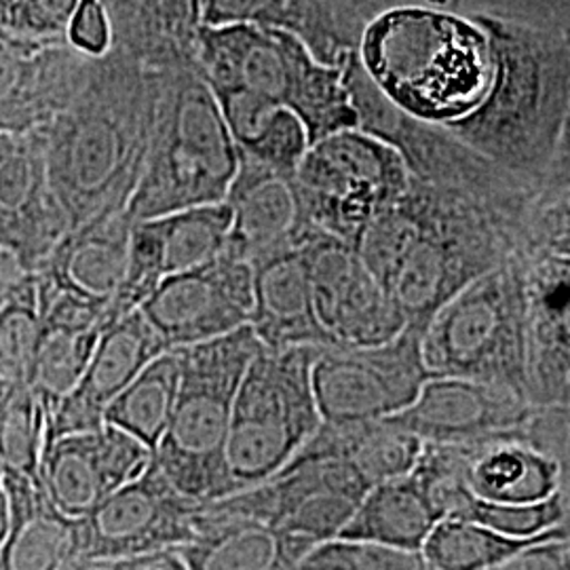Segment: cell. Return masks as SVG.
<instances>
[{"label":"cell","instance_id":"1","mask_svg":"<svg viewBox=\"0 0 570 570\" xmlns=\"http://www.w3.org/2000/svg\"><path fill=\"white\" fill-rule=\"evenodd\" d=\"M524 214L410 176L406 193L367 226L357 252L406 326L425 332L463 287L522 254Z\"/></svg>","mask_w":570,"mask_h":570},{"label":"cell","instance_id":"2","mask_svg":"<svg viewBox=\"0 0 570 570\" xmlns=\"http://www.w3.org/2000/svg\"><path fill=\"white\" fill-rule=\"evenodd\" d=\"M164 72L108 49L79 96L42 127L49 180L70 228L127 209L142 178Z\"/></svg>","mask_w":570,"mask_h":570},{"label":"cell","instance_id":"3","mask_svg":"<svg viewBox=\"0 0 570 570\" xmlns=\"http://www.w3.org/2000/svg\"><path fill=\"white\" fill-rule=\"evenodd\" d=\"M489 35L484 100L444 125L471 148L541 190L570 104V35L471 18Z\"/></svg>","mask_w":570,"mask_h":570},{"label":"cell","instance_id":"4","mask_svg":"<svg viewBox=\"0 0 570 570\" xmlns=\"http://www.w3.org/2000/svg\"><path fill=\"white\" fill-rule=\"evenodd\" d=\"M357 56L367 79L407 117L463 119L492 79L489 35L475 20L431 7H397L367 21Z\"/></svg>","mask_w":570,"mask_h":570},{"label":"cell","instance_id":"5","mask_svg":"<svg viewBox=\"0 0 570 570\" xmlns=\"http://www.w3.org/2000/svg\"><path fill=\"white\" fill-rule=\"evenodd\" d=\"M239 164V148L199 63L165 70L142 178L127 214L140 223L223 204Z\"/></svg>","mask_w":570,"mask_h":570},{"label":"cell","instance_id":"6","mask_svg":"<svg viewBox=\"0 0 570 570\" xmlns=\"http://www.w3.org/2000/svg\"><path fill=\"white\" fill-rule=\"evenodd\" d=\"M197 61L209 87L245 89L296 115L311 144L357 127L345 63L317 60L287 30L258 23L202 26Z\"/></svg>","mask_w":570,"mask_h":570},{"label":"cell","instance_id":"7","mask_svg":"<svg viewBox=\"0 0 570 570\" xmlns=\"http://www.w3.org/2000/svg\"><path fill=\"white\" fill-rule=\"evenodd\" d=\"M263 343L252 326L174 348L180 357L178 400L153 461L184 497L209 503L233 494L225 449L235 397Z\"/></svg>","mask_w":570,"mask_h":570},{"label":"cell","instance_id":"8","mask_svg":"<svg viewBox=\"0 0 570 570\" xmlns=\"http://www.w3.org/2000/svg\"><path fill=\"white\" fill-rule=\"evenodd\" d=\"M431 376H459L529 395L524 256L515 254L450 298L423 332Z\"/></svg>","mask_w":570,"mask_h":570},{"label":"cell","instance_id":"9","mask_svg":"<svg viewBox=\"0 0 570 570\" xmlns=\"http://www.w3.org/2000/svg\"><path fill=\"white\" fill-rule=\"evenodd\" d=\"M322 346L261 348L235 397L225 463L233 492L284 469L322 425L313 364Z\"/></svg>","mask_w":570,"mask_h":570},{"label":"cell","instance_id":"10","mask_svg":"<svg viewBox=\"0 0 570 570\" xmlns=\"http://www.w3.org/2000/svg\"><path fill=\"white\" fill-rule=\"evenodd\" d=\"M296 183L311 223L357 247L367 226L406 193L410 171L393 144L351 127L306 148Z\"/></svg>","mask_w":570,"mask_h":570},{"label":"cell","instance_id":"11","mask_svg":"<svg viewBox=\"0 0 570 570\" xmlns=\"http://www.w3.org/2000/svg\"><path fill=\"white\" fill-rule=\"evenodd\" d=\"M431 379L423 332L406 326L383 345L322 346L313 389L324 423L383 421L406 410Z\"/></svg>","mask_w":570,"mask_h":570},{"label":"cell","instance_id":"12","mask_svg":"<svg viewBox=\"0 0 570 570\" xmlns=\"http://www.w3.org/2000/svg\"><path fill=\"white\" fill-rule=\"evenodd\" d=\"M202 503L174 489L155 461L79 518L85 558H140L178 550L199 534Z\"/></svg>","mask_w":570,"mask_h":570},{"label":"cell","instance_id":"13","mask_svg":"<svg viewBox=\"0 0 570 570\" xmlns=\"http://www.w3.org/2000/svg\"><path fill=\"white\" fill-rule=\"evenodd\" d=\"M301 249L315 315L330 345H383L406 327L404 315L353 245L315 226Z\"/></svg>","mask_w":570,"mask_h":570},{"label":"cell","instance_id":"14","mask_svg":"<svg viewBox=\"0 0 570 570\" xmlns=\"http://www.w3.org/2000/svg\"><path fill=\"white\" fill-rule=\"evenodd\" d=\"M252 306V265L223 256L209 265L165 277L140 311L171 351L249 326Z\"/></svg>","mask_w":570,"mask_h":570},{"label":"cell","instance_id":"15","mask_svg":"<svg viewBox=\"0 0 570 570\" xmlns=\"http://www.w3.org/2000/svg\"><path fill=\"white\" fill-rule=\"evenodd\" d=\"M534 410L537 404L513 389L459 376H431L419 397L389 421L423 444L478 446L527 438Z\"/></svg>","mask_w":570,"mask_h":570},{"label":"cell","instance_id":"16","mask_svg":"<svg viewBox=\"0 0 570 570\" xmlns=\"http://www.w3.org/2000/svg\"><path fill=\"white\" fill-rule=\"evenodd\" d=\"M70 230L49 180L41 131L0 134V247L35 275Z\"/></svg>","mask_w":570,"mask_h":570},{"label":"cell","instance_id":"17","mask_svg":"<svg viewBox=\"0 0 570 570\" xmlns=\"http://www.w3.org/2000/svg\"><path fill=\"white\" fill-rule=\"evenodd\" d=\"M228 235L230 209L225 202L134 223L127 277L110 313L112 322L140 308L165 277L226 256Z\"/></svg>","mask_w":570,"mask_h":570},{"label":"cell","instance_id":"18","mask_svg":"<svg viewBox=\"0 0 570 570\" xmlns=\"http://www.w3.org/2000/svg\"><path fill=\"white\" fill-rule=\"evenodd\" d=\"M153 452L127 431L102 428L68 433L42 450L39 480L53 505L68 518H85L108 494L140 478Z\"/></svg>","mask_w":570,"mask_h":570},{"label":"cell","instance_id":"19","mask_svg":"<svg viewBox=\"0 0 570 570\" xmlns=\"http://www.w3.org/2000/svg\"><path fill=\"white\" fill-rule=\"evenodd\" d=\"M94 61L68 41H0V134L41 131L79 96Z\"/></svg>","mask_w":570,"mask_h":570},{"label":"cell","instance_id":"20","mask_svg":"<svg viewBox=\"0 0 570 570\" xmlns=\"http://www.w3.org/2000/svg\"><path fill=\"white\" fill-rule=\"evenodd\" d=\"M165 351L169 348L140 308L112 322L104 330L81 381L47 421L45 446L68 433L102 428L108 406Z\"/></svg>","mask_w":570,"mask_h":570},{"label":"cell","instance_id":"21","mask_svg":"<svg viewBox=\"0 0 570 570\" xmlns=\"http://www.w3.org/2000/svg\"><path fill=\"white\" fill-rule=\"evenodd\" d=\"M225 204L230 209L226 256L244 263L298 247L315 228L296 171L242 159Z\"/></svg>","mask_w":570,"mask_h":570},{"label":"cell","instance_id":"22","mask_svg":"<svg viewBox=\"0 0 570 570\" xmlns=\"http://www.w3.org/2000/svg\"><path fill=\"white\" fill-rule=\"evenodd\" d=\"M37 279V275H35ZM39 334L28 370V387L49 421L77 387L104 330L112 324L108 308L61 292L37 279Z\"/></svg>","mask_w":570,"mask_h":570},{"label":"cell","instance_id":"23","mask_svg":"<svg viewBox=\"0 0 570 570\" xmlns=\"http://www.w3.org/2000/svg\"><path fill=\"white\" fill-rule=\"evenodd\" d=\"M524 292L530 402L562 404L570 379V258L524 256Z\"/></svg>","mask_w":570,"mask_h":570},{"label":"cell","instance_id":"24","mask_svg":"<svg viewBox=\"0 0 570 570\" xmlns=\"http://www.w3.org/2000/svg\"><path fill=\"white\" fill-rule=\"evenodd\" d=\"M131 228L127 209L70 228L35 273L37 279L104 306L110 315L127 277Z\"/></svg>","mask_w":570,"mask_h":570},{"label":"cell","instance_id":"25","mask_svg":"<svg viewBox=\"0 0 570 570\" xmlns=\"http://www.w3.org/2000/svg\"><path fill=\"white\" fill-rule=\"evenodd\" d=\"M110 49L153 70L197 66L204 0H100Z\"/></svg>","mask_w":570,"mask_h":570},{"label":"cell","instance_id":"26","mask_svg":"<svg viewBox=\"0 0 570 570\" xmlns=\"http://www.w3.org/2000/svg\"><path fill=\"white\" fill-rule=\"evenodd\" d=\"M249 265L254 273L249 326L265 348L332 346L315 315L313 289L301 245L268 254Z\"/></svg>","mask_w":570,"mask_h":570},{"label":"cell","instance_id":"27","mask_svg":"<svg viewBox=\"0 0 570 570\" xmlns=\"http://www.w3.org/2000/svg\"><path fill=\"white\" fill-rule=\"evenodd\" d=\"M11 524L0 570H66L82 556L79 520L61 513L39 478L4 471Z\"/></svg>","mask_w":570,"mask_h":570},{"label":"cell","instance_id":"28","mask_svg":"<svg viewBox=\"0 0 570 570\" xmlns=\"http://www.w3.org/2000/svg\"><path fill=\"white\" fill-rule=\"evenodd\" d=\"M313 548L265 522L214 518L202 508L197 539L176 551L188 570H301Z\"/></svg>","mask_w":570,"mask_h":570},{"label":"cell","instance_id":"29","mask_svg":"<svg viewBox=\"0 0 570 570\" xmlns=\"http://www.w3.org/2000/svg\"><path fill=\"white\" fill-rule=\"evenodd\" d=\"M204 26L258 23L282 28L306 42L317 60L343 66L357 49L332 0H204Z\"/></svg>","mask_w":570,"mask_h":570},{"label":"cell","instance_id":"30","mask_svg":"<svg viewBox=\"0 0 570 570\" xmlns=\"http://www.w3.org/2000/svg\"><path fill=\"white\" fill-rule=\"evenodd\" d=\"M469 489L492 503H541L560 494V468L529 438L478 444L469 463Z\"/></svg>","mask_w":570,"mask_h":570},{"label":"cell","instance_id":"31","mask_svg":"<svg viewBox=\"0 0 570 570\" xmlns=\"http://www.w3.org/2000/svg\"><path fill=\"white\" fill-rule=\"evenodd\" d=\"M239 157L296 171L311 146L305 125L289 110L235 87H212Z\"/></svg>","mask_w":570,"mask_h":570},{"label":"cell","instance_id":"32","mask_svg":"<svg viewBox=\"0 0 570 570\" xmlns=\"http://www.w3.org/2000/svg\"><path fill=\"white\" fill-rule=\"evenodd\" d=\"M306 449L341 456L360 471L367 487L406 478L414 469L423 442L393 425L389 419L364 423H324L305 444Z\"/></svg>","mask_w":570,"mask_h":570},{"label":"cell","instance_id":"33","mask_svg":"<svg viewBox=\"0 0 570 570\" xmlns=\"http://www.w3.org/2000/svg\"><path fill=\"white\" fill-rule=\"evenodd\" d=\"M438 522L440 518L425 492L407 473L406 478L367 490L341 537L423 550L429 532Z\"/></svg>","mask_w":570,"mask_h":570},{"label":"cell","instance_id":"34","mask_svg":"<svg viewBox=\"0 0 570 570\" xmlns=\"http://www.w3.org/2000/svg\"><path fill=\"white\" fill-rule=\"evenodd\" d=\"M180 385V357L165 351L127 385L121 395L106 410L104 423L138 438L146 449L155 452L169 428Z\"/></svg>","mask_w":570,"mask_h":570},{"label":"cell","instance_id":"35","mask_svg":"<svg viewBox=\"0 0 570 570\" xmlns=\"http://www.w3.org/2000/svg\"><path fill=\"white\" fill-rule=\"evenodd\" d=\"M546 537L515 539L475 520L444 518L429 532L423 553L438 570H489Z\"/></svg>","mask_w":570,"mask_h":570},{"label":"cell","instance_id":"36","mask_svg":"<svg viewBox=\"0 0 570 570\" xmlns=\"http://www.w3.org/2000/svg\"><path fill=\"white\" fill-rule=\"evenodd\" d=\"M39 334V296L35 275H26L0 301V393L28 385V370Z\"/></svg>","mask_w":570,"mask_h":570},{"label":"cell","instance_id":"37","mask_svg":"<svg viewBox=\"0 0 570 570\" xmlns=\"http://www.w3.org/2000/svg\"><path fill=\"white\" fill-rule=\"evenodd\" d=\"M47 419L28 385L11 393L0 410V463L4 471L39 478Z\"/></svg>","mask_w":570,"mask_h":570},{"label":"cell","instance_id":"38","mask_svg":"<svg viewBox=\"0 0 570 570\" xmlns=\"http://www.w3.org/2000/svg\"><path fill=\"white\" fill-rule=\"evenodd\" d=\"M301 570H438L423 550L336 537L315 546L301 562Z\"/></svg>","mask_w":570,"mask_h":570},{"label":"cell","instance_id":"39","mask_svg":"<svg viewBox=\"0 0 570 570\" xmlns=\"http://www.w3.org/2000/svg\"><path fill=\"white\" fill-rule=\"evenodd\" d=\"M82 0H0V41L53 45L68 41V28Z\"/></svg>","mask_w":570,"mask_h":570},{"label":"cell","instance_id":"40","mask_svg":"<svg viewBox=\"0 0 570 570\" xmlns=\"http://www.w3.org/2000/svg\"><path fill=\"white\" fill-rule=\"evenodd\" d=\"M564 501L560 494L541 503H492L473 499L465 518L515 539H539L558 529L564 520Z\"/></svg>","mask_w":570,"mask_h":570},{"label":"cell","instance_id":"41","mask_svg":"<svg viewBox=\"0 0 570 570\" xmlns=\"http://www.w3.org/2000/svg\"><path fill=\"white\" fill-rule=\"evenodd\" d=\"M522 254L570 258V184L537 195L524 228Z\"/></svg>","mask_w":570,"mask_h":570},{"label":"cell","instance_id":"42","mask_svg":"<svg viewBox=\"0 0 570 570\" xmlns=\"http://www.w3.org/2000/svg\"><path fill=\"white\" fill-rule=\"evenodd\" d=\"M461 13L570 35V0H461Z\"/></svg>","mask_w":570,"mask_h":570},{"label":"cell","instance_id":"43","mask_svg":"<svg viewBox=\"0 0 570 570\" xmlns=\"http://www.w3.org/2000/svg\"><path fill=\"white\" fill-rule=\"evenodd\" d=\"M527 438L556 459L560 468V497L564 508H570V404L537 406Z\"/></svg>","mask_w":570,"mask_h":570},{"label":"cell","instance_id":"44","mask_svg":"<svg viewBox=\"0 0 570 570\" xmlns=\"http://www.w3.org/2000/svg\"><path fill=\"white\" fill-rule=\"evenodd\" d=\"M489 570H570V548L564 541V529L558 527L550 537L513 553Z\"/></svg>","mask_w":570,"mask_h":570},{"label":"cell","instance_id":"45","mask_svg":"<svg viewBox=\"0 0 570 570\" xmlns=\"http://www.w3.org/2000/svg\"><path fill=\"white\" fill-rule=\"evenodd\" d=\"M68 42L89 56L110 49V26L100 0H82L68 28Z\"/></svg>","mask_w":570,"mask_h":570},{"label":"cell","instance_id":"46","mask_svg":"<svg viewBox=\"0 0 570 570\" xmlns=\"http://www.w3.org/2000/svg\"><path fill=\"white\" fill-rule=\"evenodd\" d=\"M397 7H431V9H444L461 13V0H357L355 4V23L360 28V35L367 21L376 18L379 13L397 9Z\"/></svg>","mask_w":570,"mask_h":570},{"label":"cell","instance_id":"47","mask_svg":"<svg viewBox=\"0 0 570 570\" xmlns=\"http://www.w3.org/2000/svg\"><path fill=\"white\" fill-rule=\"evenodd\" d=\"M570 184V104L567 110V117L562 122L558 142H556V150L551 155L550 167L548 174L541 184L539 193H548V190H558L564 188Z\"/></svg>","mask_w":570,"mask_h":570},{"label":"cell","instance_id":"48","mask_svg":"<svg viewBox=\"0 0 570 570\" xmlns=\"http://www.w3.org/2000/svg\"><path fill=\"white\" fill-rule=\"evenodd\" d=\"M146 560V556L140 558H117V560H108V558H85L81 556L79 560H75L66 570H136Z\"/></svg>","mask_w":570,"mask_h":570},{"label":"cell","instance_id":"49","mask_svg":"<svg viewBox=\"0 0 570 570\" xmlns=\"http://www.w3.org/2000/svg\"><path fill=\"white\" fill-rule=\"evenodd\" d=\"M136 570H188L183 558L176 550L159 551L146 556L142 564Z\"/></svg>","mask_w":570,"mask_h":570},{"label":"cell","instance_id":"50","mask_svg":"<svg viewBox=\"0 0 570 570\" xmlns=\"http://www.w3.org/2000/svg\"><path fill=\"white\" fill-rule=\"evenodd\" d=\"M332 2L336 7V13H338V18L343 21L346 32L355 41L360 42V28L355 23V4H357V0H332Z\"/></svg>","mask_w":570,"mask_h":570},{"label":"cell","instance_id":"51","mask_svg":"<svg viewBox=\"0 0 570 570\" xmlns=\"http://www.w3.org/2000/svg\"><path fill=\"white\" fill-rule=\"evenodd\" d=\"M9 524H11V503H9V492H7V484H4V468L0 463V548L7 539Z\"/></svg>","mask_w":570,"mask_h":570},{"label":"cell","instance_id":"52","mask_svg":"<svg viewBox=\"0 0 570 570\" xmlns=\"http://www.w3.org/2000/svg\"><path fill=\"white\" fill-rule=\"evenodd\" d=\"M562 529H564V541L569 543L570 548V508H567V513H564V520H562V524H560Z\"/></svg>","mask_w":570,"mask_h":570},{"label":"cell","instance_id":"53","mask_svg":"<svg viewBox=\"0 0 570 570\" xmlns=\"http://www.w3.org/2000/svg\"><path fill=\"white\" fill-rule=\"evenodd\" d=\"M562 404H570V379L569 383H567V389H564V397H562Z\"/></svg>","mask_w":570,"mask_h":570}]
</instances>
